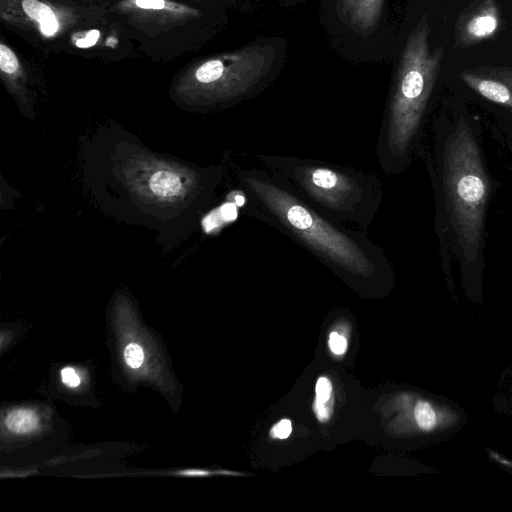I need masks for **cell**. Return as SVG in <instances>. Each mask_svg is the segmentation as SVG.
I'll return each mask as SVG.
<instances>
[{
    "label": "cell",
    "instance_id": "cell-6",
    "mask_svg": "<svg viewBox=\"0 0 512 512\" xmlns=\"http://www.w3.org/2000/svg\"><path fill=\"white\" fill-rule=\"evenodd\" d=\"M463 83L483 98L512 108V68L482 65L464 69L460 73Z\"/></svg>",
    "mask_w": 512,
    "mask_h": 512
},
{
    "label": "cell",
    "instance_id": "cell-9",
    "mask_svg": "<svg viewBox=\"0 0 512 512\" xmlns=\"http://www.w3.org/2000/svg\"><path fill=\"white\" fill-rule=\"evenodd\" d=\"M6 424L14 432L26 433L35 428L37 417L30 410H16L7 416Z\"/></svg>",
    "mask_w": 512,
    "mask_h": 512
},
{
    "label": "cell",
    "instance_id": "cell-12",
    "mask_svg": "<svg viewBox=\"0 0 512 512\" xmlns=\"http://www.w3.org/2000/svg\"><path fill=\"white\" fill-rule=\"evenodd\" d=\"M19 62L15 53L3 43L0 45V68L3 72L12 74L17 71Z\"/></svg>",
    "mask_w": 512,
    "mask_h": 512
},
{
    "label": "cell",
    "instance_id": "cell-10",
    "mask_svg": "<svg viewBox=\"0 0 512 512\" xmlns=\"http://www.w3.org/2000/svg\"><path fill=\"white\" fill-rule=\"evenodd\" d=\"M224 69V62L219 59H212L202 64L196 71L197 80L204 84L215 83L221 76Z\"/></svg>",
    "mask_w": 512,
    "mask_h": 512
},
{
    "label": "cell",
    "instance_id": "cell-4",
    "mask_svg": "<svg viewBox=\"0 0 512 512\" xmlns=\"http://www.w3.org/2000/svg\"><path fill=\"white\" fill-rule=\"evenodd\" d=\"M443 186L463 260L472 264L481 252L490 183L476 139L464 120L459 121L445 146Z\"/></svg>",
    "mask_w": 512,
    "mask_h": 512
},
{
    "label": "cell",
    "instance_id": "cell-21",
    "mask_svg": "<svg viewBox=\"0 0 512 512\" xmlns=\"http://www.w3.org/2000/svg\"><path fill=\"white\" fill-rule=\"evenodd\" d=\"M135 3L143 9H162L164 7L163 0H135Z\"/></svg>",
    "mask_w": 512,
    "mask_h": 512
},
{
    "label": "cell",
    "instance_id": "cell-7",
    "mask_svg": "<svg viewBox=\"0 0 512 512\" xmlns=\"http://www.w3.org/2000/svg\"><path fill=\"white\" fill-rule=\"evenodd\" d=\"M348 24L361 32H369L380 20L384 0H338Z\"/></svg>",
    "mask_w": 512,
    "mask_h": 512
},
{
    "label": "cell",
    "instance_id": "cell-17",
    "mask_svg": "<svg viewBox=\"0 0 512 512\" xmlns=\"http://www.w3.org/2000/svg\"><path fill=\"white\" fill-rule=\"evenodd\" d=\"M62 381L69 387H75L80 384V378L73 368L67 367L61 371Z\"/></svg>",
    "mask_w": 512,
    "mask_h": 512
},
{
    "label": "cell",
    "instance_id": "cell-1",
    "mask_svg": "<svg viewBox=\"0 0 512 512\" xmlns=\"http://www.w3.org/2000/svg\"><path fill=\"white\" fill-rule=\"evenodd\" d=\"M236 176L248 216L288 236L343 280L362 287L392 281L391 262L367 233L329 219L263 166L238 167Z\"/></svg>",
    "mask_w": 512,
    "mask_h": 512
},
{
    "label": "cell",
    "instance_id": "cell-3",
    "mask_svg": "<svg viewBox=\"0 0 512 512\" xmlns=\"http://www.w3.org/2000/svg\"><path fill=\"white\" fill-rule=\"evenodd\" d=\"M253 157L326 217L367 233L383 199V185L377 176L310 158Z\"/></svg>",
    "mask_w": 512,
    "mask_h": 512
},
{
    "label": "cell",
    "instance_id": "cell-15",
    "mask_svg": "<svg viewBox=\"0 0 512 512\" xmlns=\"http://www.w3.org/2000/svg\"><path fill=\"white\" fill-rule=\"evenodd\" d=\"M291 432V421L288 419H283L272 427L270 434L274 438L286 439L291 434Z\"/></svg>",
    "mask_w": 512,
    "mask_h": 512
},
{
    "label": "cell",
    "instance_id": "cell-2",
    "mask_svg": "<svg viewBox=\"0 0 512 512\" xmlns=\"http://www.w3.org/2000/svg\"><path fill=\"white\" fill-rule=\"evenodd\" d=\"M427 15L407 36L394 72L379 129L376 156L384 173L396 175L412 161L427 106L440 74L444 48H432Z\"/></svg>",
    "mask_w": 512,
    "mask_h": 512
},
{
    "label": "cell",
    "instance_id": "cell-11",
    "mask_svg": "<svg viewBox=\"0 0 512 512\" xmlns=\"http://www.w3.org/2000/svg\"><path fill=\"white\" fill-rule=\"evenodd\" d=\"M22 6L26 14L39 23L55 16L49 6L38 0H23Z\"/></svg>",
    "mask_w": 512,
    "mask_h": 512
},
{
    "label": "cell",
    "instance_id": "cell-13",
    "mask_svg": "<svg viewBox=\"0 0 512 512\" xmlns=\"http://www.w3.org/2000/svg\"><path fill=\"white\" fill-rule=\"evenodd\" d=\"M124 358L130 367L138 368L143 362L144 353L139 345L129 344L125 349Z\"/></svg>",
    "mask_w": 512,
    "mask_h": 512
},
{
    "label": "cell",
    "instance_id": "cell-18",
    "mask_svg": "<svg viewBox=\"0 0 512 512\" xmlns=\"http://www.w3.org/2000/svg\"><path fill=\"white\" fill-rule=\"evenodd\" d=\"M314 412L317 418L324 422L327 421L330 417L331 413V405L328 403H321L315 400L314 402Z\"/></svg>",
    "mask_w": 512,
    "mask_h": 512
},
{
    "label": "cell",
    "instance_id": "cell-8",
    "mask_svg": "<svg viewBox=\"0 0 512 512\" xmlns=\"http://www.w3.org/2000/svg\"><path fill=\"white\" fill-rule=\"evenodd\" d=\"M151 190L161 197H172L178 194L181 189L179 177L167 170L156 172L150 180Z\"/></svg>",
    "mask_w": 512,
    "mask_h": 512
},
{
    "label": "cell",
    "instance_id": "cell-14",
    "mask_svg": "<svg viewBox=\"0 0 512 512\" xmlns=\"http://www.w3.org/2000/svg\"><path fill=\"white\" fill-rule=\"evenodd\" d=\"M332 384L326 377H320L315 386V400L321 403H328L332 396Z\"/></svg>",
    "mask_w": 512,
    "mask_h": 512
},
{
    "label": "cell",
    "instance_id": "cell-16",
    "mask_svg": "<svg viewBox=\"0 0 512 512\" xmlns=\"http://www.w3.org/2000/svg\"><path fill=\"white\" fill-rule=\"evenodd\" d=\"M347 345L346 339L337 332H332L330 334L329 347L333 353L337 355L344 354L347 350Z\"/></svg>",
    "mask_w": 512,
    "mask_h": 512
},
{
    "label": "cell",
    "instance_id": "cell-19",
    "mask_svg": "<svg viewBox=\"0 0 512 512\" xmlns=\"http://www.w3.org/2000/svg\"><path fill=\"white\" fill-rule=\"evenodd\" d=\"M59 27L58 21L55 16L40 23L41 32L45 36H52L55 34Z\"/></svg>",
    "mask_w": 512,
    "mask_h": 512
},
{
    "label": "cell",
    "instance_id": "cell-5",
    "mask_svg": "<svg viewBox=\"0 0 512 512\" xmlns=\"http://www.w3.org/2000/svg\"><path fill=\"white\" fill-rule=\"evenodd\" d=\"M502 23L500 6L496 0H473L455 21V46L468 49L489 41L498 34Z\"/></svg>",
    "mask_w": 512,
    "mask_h": 512
},
{
    "label": "cell",
    "instance_id": "cell-22",
    "mask_svg": "<svg viewBox=\"0 0 512 512\" xmlns=\"http://www.w3.org/2000/svg\"><path fill=\"white\" fill-rule=\"evenodd\" d=\"M510 392H511V394H512V382H511V389H510Z\"/></svg>",
    "mask_w": 512,
    "mask_h": 512
},
{
    "label": "cell",
    "instance_id": "cell-20",
    "mask_svg": "<svg viewBox=\"0 0 512 512\" xmlns=\"http://www.w3.org/2000/svg\"><path fill=\"white\" fill-rule=\"evenodd\" d=\"M98 30H91L84 38L77 40L76 45L80 48L93 46L99 38Z\"/></svg>",
    "mask_w": 512,
    "mask_h": 512
}]
</instances>
